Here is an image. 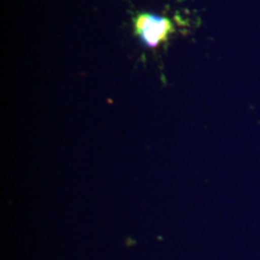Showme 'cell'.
I'll use <instances>...</instances> for the list:
<instances>
[{"label":"cell","instance_id":"obj_1","mask_svg":"<svg viewBox=\"0 0 260 260\" xmlns=\"http://www.w3.org/2000/svg\"><path fill=\"white\" fill-rule=\"evenodd\" d=\"M140 42L147 48H157L174 31V24L168 17L154 14H140L134 22Z\"/></svg>","mask_w":260,"mask_h":260}]
</instances>
